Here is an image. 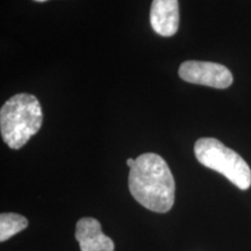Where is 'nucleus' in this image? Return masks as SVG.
Segmentation results:
<instances>
[{
  "label": "nucleus",
  "mask_w": 251,
  "mask_h": 251,
  "mask_svg": "<svg viewBox=\"0 0 251 251\" xmlns=\"http://www.w3.org/2000/svg\"><path fill=\"white\" fill-rule=\"evenodd\" d=\"M128 186L137 202L149 211L168 213L175 203V179L168 163L157 153H142L135 159Z\"/></svg>",
  "instance_id": "f257e3e1"
},
{
  "label": "nucleus",
  "mask_w": 251,
  "mask_h": 251,
  "mask_svg": "<svg viewBox=\"0 0 251 251\" xmlns=\"http://www.w3.org/2000/svg\"><path fill=\"white\" fill-rule=\"evenodd\" d=\"M43 113L36 97L19 93L9 98L0 109V131L11 149H20L40 130Z\"/></svg>",
  "instance_id": "f03ea898"
},
{
  "label": "nucleus",
  "mask_w": 251,
  "mask_h": 251,
  "mask_svg": "<svg viewBox=\"0 0 251 251\" xmlns=\"http://www.w3.org/2000/svg\"><path fill=\"white\" fill-rule=\"evenodd\" d=\"M194 155L198 162L212 169L246 191L251 186V170L248 163L233 149L213 137H202L194 144Z\"/></svg>",
  "instance_id": "7ed1b4c3"
},
{
  "label": "nucleus",
  "mask_w": 251,
  "mask_h": 251,
  "mask_svg": "<svg viewBox=\"0 0 251 251\" xmlns=\"http://www.w3.org/2000/svg\"><path fill=\"white\" fill-rule=\"evenodd\" d=\"M178 74L187 83L214 89H227L233 84L231 72L219 63L186 61L179 67Z\"/></svg>",
  "instance_id": "20e7f679"
},
{
  "label": "nucleus",
  "mask_w": 251,
  "mask_h": 251,
  "mask_svg": "<svg viewBox=\"0 0 251 251\" xmlns=\"http://www.w3.org/2000/svg\"><path fill=\"white\" fill-rule=\"evenodd\" d=\"M76 240L80 251H114V242L101 230V225L93 218H83L76 225Z\"/></svg>",
  "instance_id": "39448f33"
},
{
  "label": "nucleus",
  "mask_w": 251,
  "mask_h": 251,
  "mask_svg": "<svg viewBox=\"0 0 251 251\" xmlns=\"http://www.w3.org/2000/svg\"><path fill=\"white\" fill-rule=\"evenodd\" d=\"M152 29L162 36H172L179 27L178 0H153L150 9Z\"/></svg>",
  "instance_id": "423d86ee"
},
{
  "label": "nucleus",
  "mask_w": 251,
  "mask_h": 251,
  "mask_svg": "<svg viewBox=\"0 0 251 251\" xmlns=\"http://www.w3.org/2000/svg\"><path fill=\"white\" fill-rule=\"evenodd\" d=\"M28 226V220L17 213H1L0 215V242L17 235Z\"/></svg>",
  "instance_id": "0eeeda50"
},
{
  "label": "nucleus",
  "mask_w": 251,
  "mask_h": 251,
  "mask_svg": "<svg viewBox=\"0 0 251 251\" xmlns=\"http://www.w3.org/2000/svg\"><path fill=\"white\" fill-rule=\"evenodd\" d=\"M135 164V159L134 158H128L127 159V165L129 166V168H133Z\"/></svg>",
  "instance_id": "6e6552de"
},
{
  "label": "nucleus",
  "mask_w": 251,
  "mask_h": 251,
  "mask_svg": "<svg viewBox=\"0 0 251 251\" xmlns=\"http://www.w3.org/2000/svg\"><path fill=\"white\" fill-rule=\"evenodd\" d=\"M35 1H40V2H42V1H47V0H35Z\"/></svg>",
  "instance_id": "1a4fd4ad"
}]
</instances>
